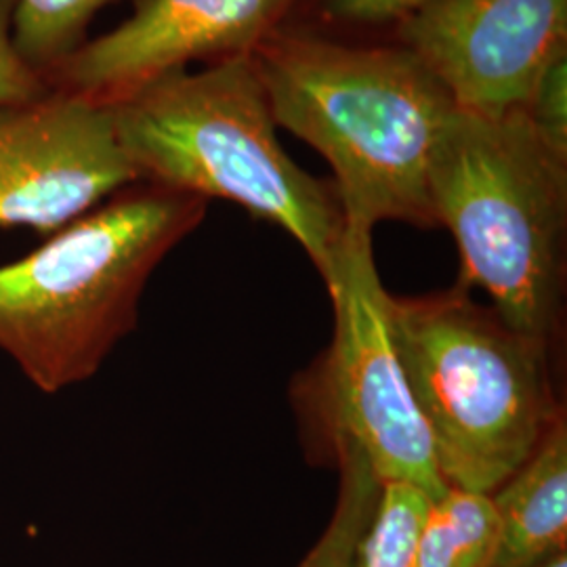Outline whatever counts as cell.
Here are the masks:
<instances>
[{
  "instance_id": "1",
  "label": "cell",
  "mask_w": 567,
  "mask_h": 567,
  "mask_svg": "<svg viewBox=\"0 0 567 567\" xmlns=\"http://www.w3.org/2000/svg\"><path fill=\"white\" fill-rule=\"evenodd\" d=\"M250 60L276 124L330 164L347 224L437 227L429 158L456 105L410 51L284 23Z\"/></svg>"
},
{
  "instance_id": "2",
  "label": "cell",
  "mask_w": 567,
  "mask_h": 567,
  "mask_svg": "<svg viewBox=\"0 0 567 567\" xmlns=\"http://www.w3.org/2000/svg\"><path fill=\"white\" fill-rule=\"evenodd\" d=\"M110 107L140 182L278 225L324 280L343 240V206L332 179L286 154L250 55L166 72Z\"/></svg>"
},
{
  "instance_id": "3",
  "label": "cell",
  "mask_w": 567,
  "mask_h": 567,
  "mask_svg": "<svg viewBox=\"0 0 567 567\" xmlns=\"http://www.w3.org/2000/svg\"><path fill=\"white\" fill-rule=\"evenodd\" d=\"M208 203L126 185L20 261L0 267V351L42 393L89 381L137 328L143 290Z\"/></svg>"
},
{
  "instance_id": "4",
  "label": "cell",
  "mask_w": 567,
  "mask_h": 567,
  "mask_svg": "<svg viewBox=\"0 0 567 567\" xmlns=\"http://www.w3.org/2000/svg\"><path fill=\"white\" fill-rule=\"evenodd\" d=\"M389 322L444 484L492 494L566 414L553 383L557 353L461 280L389 295Z\"/></svg>"
},
{
  "instance_id": "5",
  "label": "cell",
  "mask_w": 567,
  "mask_h": 567,
  "mask_svg": "<svg viewBox=\"0 0 567 567\" xmlns=\"http://www.w3.org/2000/svg\"><path fill=\"white\" fill-rule=\"evenodd\" d=\"M437 227L461 255L458 280L480 286L503 320L559 353L566 332L567 152L524 112L456 110L429 158Z\"/></svg>"
},
{
  "instance_id": "6",
  "label": "cell",
  "mask_w": 567,
  "mask_h": 567,
  "mask_svg": "<svg viewBox=\"0 0 567 567\" xmlns=\"http://www.w3.org/2000/svg\"><path fill=\"white\" fill-rule=\"evenodd\" d=\"M372 234V227L347 224L324 278L334 311L324 370L332 440L360 450L381 484L421 487L433 501L447 486L393 341Z\"/></svg>"
},
{
  "instance_id": "7",
  "label": "cell",
  "mask_w": 567,
  "mask_h": 567,
  "mask_svg": "<svg viewBox=\"0 0 567 567\" xmlns=\"http://www.w3.org/2000/svg\"><path fill=\"white\" fill-rule=\"evenodd\" d=\"M383 39L410 51L456 110L524 112L550 61L567 53V0H425Z\"/></svg>"
},
{
  "instance_id": "8",
  "label": "cell",
  "mask_w": 567,
  "mask_h": 567,
  "mask_svg": "<svg viewBox=\"0 0 567 567\" xmlns=\"http://www.w3.org/2000/svg\"><path fill=\"white\" fill-rule=\"evenodd\" d=\"M137 182L110 105L51 91L0 107V229L49 238Z\"/></svg>"
},
{
  "instance_id": "9",
  "label": "cell",
  "mask_w": 567,
  "mask_h": 567,
  "mask_svg": "<svg viewBox=\"0 0 567 567\" xmlns=\"http://www.w3.org/2000/svg\"><path fill=\"white\" fill-rule=\"evenodd\" d=\"M297 0H133L121 25L49 70L51 91L112 105L192 61L248 58L290 18Z\"/></svg>"
},
{
  "instance_id": "10",
  "label": "cell",
  "mask_w": 567,
  "mask_h": 567,
  "mask_svg": "<svg viewBox=\"0 0 567 567\" xmlns=\"http://www.w3.org/2000/svg\"><path fill=\"white\" fill-rule=\"evenodd\" d=\"M496 543L487 567H540L567 553V416L492 494Z\"/></svg>"
},
{
  "instance_id": "11",
  "label": "cell",
  "mask_w": 567,
  "mask_h": 567,
  "mask_svg": "<svg viewBox=\"0 0 567 567\" xmlns=\"http://www.w3.org/2000/svg\"><path fill=\"white\" fill-rule=\"evenodd\" d=\"M496 529L498 519L489 494L447 486L426 508L419 567H487Z\"/></svg>"
},
{
  "instance_id": "12",
  "label": "cell",
  "mask_w": 567,
  "mask_h": 567,
  "mask_svg": "<svg viewBox=\"0 0 567 567\" xmlns=\"http://www.w3.org/2000/svg\"><path fill=\"white\" fill-rule=\"evenodd\" d=\"M339 461V492L324 534L297 567H353L360 543L381 496V480L360 450L334 442Z\"/></svg>"
},
{
  "instance_id": "13",
  "label": "cell",
  "mask_w": 567,
  "mask_h": 567,
  "mask_svg": "<svg viewBox=\"0 0 567 567\" xmlns=\"http://www.w3.org/2000/svg\"><path fill=\"white\" fill-rule=\"evenodd\" d=\"M114 0H18L13 44L32 70L47 74L86 42L91 21Z\"/></svg>"
},
{
  "instance_id": "14",
  "label": "cell",
  "mask_w": 567,
  "mask_h": 567,
  "mask_svg": "<svg viewBox=\"0 0 567 567\" xmlns=\"http://www.w3.org/2000/svg\"><path fill=\"white\" fill-rule=\"evenodd\" d=\"M429 503L421 487L383 484L353 567H419V538Z\"/></svg>"
},
{
  "instance_id": "15",
  "label": "cell",
  "mask_w": 567,
  "mask_h": 567,
  "mask_svg": "<svg viewBox=\"0 0 567 567\" xmlns=\"http://www.w3.org/2000/svg\"><path fill=\"white\" fill-rule=\"evenodd\" d=\"M425 0H297L286 23L344 37L383 39Z\"/></svg>"
},
{
  "instance_id": "16",
  "label": "cell",
  "mask_w": 567,
  "mask_h": 567,
  "mask_svg": "<svg viewBox=\"0 0 567 567\" xmlns=\"http://www.w3.org/2000/svg\"><path fill=\"white\" fill-rule=\"evenodd\" d=\"M524 116L545 140L567 152V53L545 68L529 93Z\"/></svg>"
},
{
  "instance_id": "17",
  "label": "cell",
  "mask_w": 567,
  "mask_h": 567,
  "mask_svg": "<svg viewBox=\"0 0 567 567\" xmlns=\"http://www.w3.org/2000/svg\"><path fill=\"white\" fill-rule=\"evenodd\" d=\"M18 0H0V107L37 102L51 93L49 84L32 70L13 44V16Z\"/></svg>"
},
{
  "instance_id": "18",
  "label": "cell",
  "mask_w": 567,
  "mask_h": 567,
  "mask_svg": "<svg viewBox=\"0 0 567 567\" xmlns=\"http://www.w3.org/2000/svg\"><path fill=\"white\" fill-rule=\"evenodd\" d=\"M540 567H567V553H561V555H557L555 559H550V561H547L545 566Z\"/></svg>"
}]
</instances>
